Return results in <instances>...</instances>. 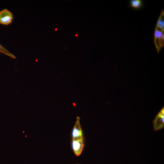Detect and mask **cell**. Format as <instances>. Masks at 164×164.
Returning a JSON list of instances; mask_svg holds the SVG:
<instances>
[{
    "label": "cell",
    "mask_w": 164,
    "mask_h": 164,
    "mask_svg": "<svg viewBox=\"0 0 164 164\" xmlns=\"http://www.w3.org/2000/svg\"><path fill=\"white\" fill-rule=\"evenodd\" d=\"M164 30L156 26L154 33V42L159 53L164 46Z\"/></svg>",
    "instance_id": "6da1fadb"
},
{
    "label": "cell",
    "mask_w": 164,
    "mask_h": 164,
    "mask_svg": "<svg viewBox=\"0 0 164 164\" xmlns=\"http://www.w3.org/2000/svg\"><path fill=\"white\" fill-rule=\"evenodd\" d=\"M153 129L155 132L164 128V107L157 113L152 121Z\"/></svg>",
    "instance_id": "7a4b0ae2"
},
{
    "label": "cell",
    "mask_w": 164,
    "mask_h": 164,
    "mask_svg": "<svg viewBox=\"0 0 164 164\" xmlns=\"http://www.w3.org/2000/svg\"><path fill=\"white\" fill-rule=\"evenodd\" d=\"M13 19L12 13L7 9H5L0 11V24L9 25L12 23Z\"/></svg>",
    "instance_id": "3957f363"
},
{
    "label": "cell",
    "mask_w": 164,
    "mask_h": 164,
    "mask_svg": "<svg viewBox=\"0 0 164 164\" xmlns=\"http://www.w3.org/2000/svg\"><path fill=\"white\" fill-rule=\"evenodd\" d=\"M84 144L83 139L72 140L71 146L75 155L78 157L80 156L83 151Z\"/></svg>",
    "instance_id": "277c9868"
},
{
    "label": "cell",
    "mask_w": 164,
    "mask_h": 164,
    "mask_svg": "<svg viewBox=\"0 0 164 164\" xmlns=\"http://www.w3.org/2000/svg\"><path fill=\"white\" fill-rule=\"evenodd\" d=\"M80 118L77 117L72 132V140L83 139V133L80 122Z\"/></svg>",
    "instance_id": "5b68a950"
},
{
    "label": "cell",
    "mask_w": 164,
    "mask_h": 164,
    "mask_svg": "<svg viewBox=\"0 0 164 164\" xmlns=\"http://www.w3.org/2000/svg\"><path fill=\"white\" fill-rule=\"evenodd\" d=\"M129 3V7L136 10L141 9L143 4V1L142 0H130Z\"/></svg>",
    "instance_id": "8992f818"
},
{
    "label": "cell",
    "mask_w": 164,
    "mask_h": 164,
    "mask_svg": "<svg viewBox=\"0 0 164 164\" xmlns=\"http://www.w3.org/2000/svg\"><path fill=\"white\" fill-rule=\"evenodd\" d=\"M164 11L163 10L161 12L156 24V26L159 27L163 30L164 29Z\"/></svg>",
    "instance_id": "52a82bcc"
},
{
    "label": "cell",
    "mask_w": 164,
    "mask_h": 164,
    "mask_svg": "<svg viewBox=\"0 0 164 164\" xmlns=\"http://www.w3.org/2000/svg\"><path fill=\"white\" fill-rule=\"evenodd\" d=\"M0 52L4 54L9 57L15 59L16 57L13 54L11 53L7 49L0 44Z\"/></svg>",
    "instance_id": "ba28073f"
},
{
    "label": "cell",
    "mask_w": 164,
    "mask_h": 164,
    "mask_svg": "<svg viewBox=\"0 0 164 164\" xmlns=\"http://www.w3.org/2000/svg\"><path fill=\"white\" fill-rule=\"evenodd\" d=\"M76 36H77V35H76Z\"/></svg>",
    "instance_id": "9c48e42d"
},
{
    "label": "cell",
    "mask_w": 164,
    "mask_h": 164,
    "mask_svg": "<svg viewBox=\"0 0 164 164\" xmlns=\"http://www.w3.org/2000/svg\"></svg>",
    "instance_id": "30bf717a"
}]
</instances>
